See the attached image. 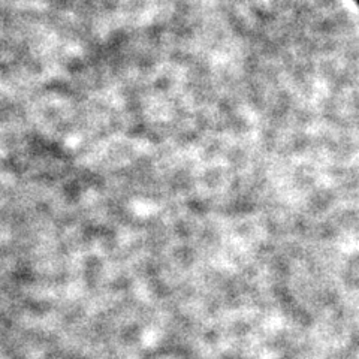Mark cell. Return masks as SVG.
Wrapping results in <instances>:
<instances>
[{
  "label": "cell",
  "instance_id": "1",
  "mask_svg": "<svg viewBox=\"0 0 359 359\" xmlns=\"http://www.w3.org/2000/svg\"><path fill=\"white\" fill-rule=\"evenodd\" d=\"M355 2H356V4H358V5H359V0H355Z\"/></svg>",
  "mask_w": 359,
  "mask_h": 359
}]
</instances>
